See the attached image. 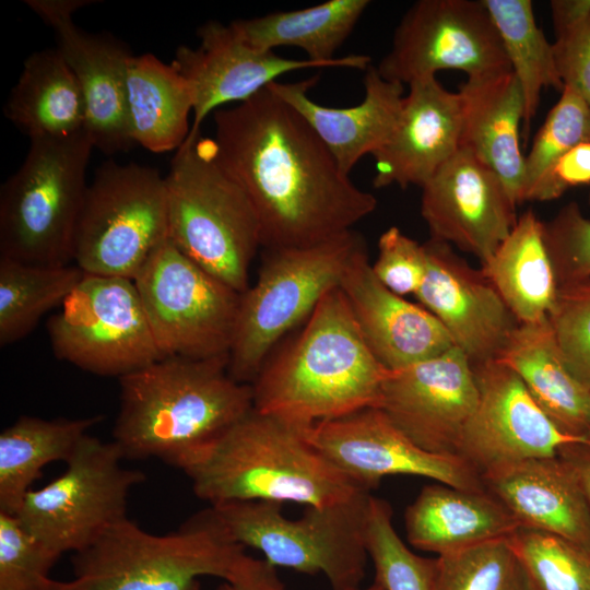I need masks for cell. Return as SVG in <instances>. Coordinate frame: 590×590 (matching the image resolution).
Instances as JSON below:
<instances>
[{
  "label": "cell",
  "mask_w": 590,
  "mask_h": 590,
  "mask_svg": "<svg viewBox=\"0 0 590 590\" xmlns=\"http://www.w3.org/2000/svg\"><path fill=\"white\" fill-rule=\"evenodd\" d=\"M213 117L215 156L250 200L266 249L318 244L375 211L374 194L340 169L305 118L268 86Z\"/></svg>",
  "instance_id": "1"
},
{
  "label": "cell",
  "mask_w": 590,
  "mask_h": 590,
  "mask_svg": "<svg viewBox=\"0 0 590 590\" xmlns=\"http://www.w3.org/2000/svg\"><path fill=\"white\" fill-rule=\"evenodd\" d=\"M389 370L364 341L338 286L251 384L253 409L302 428L379 408Z\"/></svg>",
  "instance_id": "2"
},
{
  "label": "cell",
  "mask_w": 590,
  "mask_h": 590,
  "mask_svg": "<svg viewBox=\"0 0 590 590\" xmlns=\"http://www.w3.org/2000/svg\"><path fill=\"white\" fill-rule=\"evenodd\" d=\"M114 441L125 459L178 467L253 409L252 387L228 373V356L163 357L119 378Z\"/></svg>",
  "instance_id": "3"
},
{
  "label": "cell",
  "mask_w": 590,
  "mask_h": 590,
  "mask_svg": "<svg viewBox=\"0 0 590 590\" xmlns=\"http://www.w3.org/2000/svg\"><path fill=\"white\" fill-rule=\"evenodd\" d=\"M305 429L252 409L177 468L210 505L263 500L326 507L369 492L315 448Z\"/></svg>",
  "instance_id": "4"
},
{
  "label": "cell",
  "mask_w": 590,
  "mask_h": 590,
  "mask_svg": "<svg viewBox=\"0 0 590 590\" xmlns=\"http://www.w3.org/2000/svg\"><path fill=\"white\" fill-rule=\"evenodd\" d=\"M206 508L156 535L126 518L72 556L73 578L44 590H200L199 578L234 579L250 556Z\"/></svg>",
  "instance_id": "5"
},
{
  "label": "cell",
  "mask_w": 590,
  "mask_h": 590,
  "mask_svg": "<svg viewBox=\"0 0 590 590\" xmlns=\"http://www.w3.org/2000/svg\"><path fill=\"white\" fill-rule=\"evenodd\" d=\"M167 238L189 259L236 292L249 286L262 247L256 211L219 163L212 139H188L165 176Z\"/></svg>",
  "instance_id": "6"
},
{
  "label": "cell",
  "mask_w": 590,
  "mask_h": 590,
  "mask_svg": "<svg viewBox=\"0 0 590 590\" xmlns=\"http://www.w3.org/2000/svg\"><path fill=\"white\" fill-rule=\"evenodd\" d=\"M93 149L86 130L31 140L23 164L1 187L0 257L70 264Z\"/></svg>",
  "instance_id": "7"
},
{
  "label": "cell",
  "mask_w": 590,
  "mask_h": 590,
  "mask_svg": "<svg viewBox=\"0 0 590 590\" xmlns=\"http://www.w3.org/2000/svg\"><path fill=\"white\" fill-rule=\"evenodd\" d=\"M364 245L353 228L310 246L267 249L256 282L240 295L228 353V373L236 381H255L280 341L340 285Z\"/></svg>",
  "instance_id": "8"
},
{
  "label": "cell",
  "mask_w": 590,
  "mask_h": 590,
  "mask_svg": "<svg viewBox=\"0 0 590 590\" xmlns=\"http://www.w3.org/2000/svg\"><path fill=\"white\" fill-rule=\"evenodd\" d=\"M371 495L326 506L304 507L297 519L281 512V503L247 500L210 505L228 535L260 551L274 567L326 576L332 590L359 587L368 553L365 533Z\"/></svg>",
  "instance_id": "9"
},
{
  "label": "cell",
  "mask_w": 590,
  "mask_h": 590,
  "mask_svg": "<svg viewBox=\"0 0 590 590\" xmlns=\"http://www.w3.org/2000/svg\"><path fill=\"white\" fill-rule=\"evenodd\" d=\"M167 238V188L156 168L109 161L87 185L73 261L92 275L134 280Z\"/></svg>",
  "instance_id": "10"
},
{
  "label": "cell",
  "mask_w": 590,
  "mask_h": 590,
  "mask_svg": "<svg viewBox=\"0 0 590 590\" xmlns=\"http://www.w3.org/2000/svg\"><path fill=\"white\" fill-rule=\"evenodd\" d=\"M118 445L87 434L64 472L31 489L15 516L51 553L80 552L108 528L128 518L131 489L145 481L140 470L122 464Z\"/></svg>",
  "instance_id": "11"
},
{
  "label": "cell",
  "mask_w": 590,
  "mask_h": 590,
  "mask_svg": "<svg viewBox=\"0 0 590 590\" xmlns=\"http://www.w3.org/2000/svg\"><path fill=\"white\" fill-rule=\"evenodd\" d=\"M163 357L228 356L240 303L168 238L133 280Z\"/></svg>",
  "instance_id": "12"
},
{
  "label": "cell",
  "mask_w": 590,
  "mask_h": 590,
  "mask_svg": "<svg viewBox=\"0 0 590 590\" xmlns=\"http://www.w3.org/2000/svg\"><path fill=\"white\" fill-rule=\"evenodd\" d=\"M55 356L121 378L163 358L133 280L85 274L47 321Z\"/></svg>",
  "instance_id": "13"
},
{
  "label": "cell",
  "mask_w": 590,
  "mask_h": 590,
  "mask_svg": "<svg viewBox=\"0 0 590 590\" xmlns=\"http://www.w3.org/2000/svg\"><path fill=\"white\" fill-rule=\"evenodd\" d=\"M376 68L384 79L403 85L436 78L440 70H459L468 79L512 71L482 0L416 1Z\"/></svg>",
  "instance_id": "14"
},
{
  "label": "cell",
  "mask_w": 590,
  "mask_h": 590,
  "mask_svg": "<svg viewBox=\"0 0 590 590\" xmlns=\"http://www.w3.org/2000/svg\"><path fill=\"white\" fill-rule=\"evenodd\" d=\"M309 442L346 476L370 492L389 475H414L468 491L486 489L459 456L424 450L379 408H365L305 429Z\"/></svg>",
  "instance_id": "15"
},
{
  "label": "cell",
  "mask_w": 590,
  "mask_h": 590,
  "mask_svg": "<svg viewBox=\"0 0 590 590\" xmlns=\"http://www.w3.org/2000/svg\"><path fill=\"white\" fill-rule=\"evenodd\" d=\"M477 403L460 436L457 456L482 477L534 458L554 457L568 444L519 376L497 359L472 364Z\"/></svg>",
  "instance_id": "16"
},
{
  "label": "cell",
  "mask_w": 590,
  "mask_h": 590,
  "mask_svg": "<svg viewBox=\"0 0 590 590\" xmlns=\"http://www.w3.org/2000/svg\"><path fill=\"white\" fill-rule=\"evenodd\" d=\"M472 364L456 346L429 359L389 370L379 409L413 442L433 453L457 456L462 430L475 410Z\"/></svg>",
  "instance_id": "17"
},
{
  "label": "cell",
  "mask_w": 590,
  "mask_h": 590,
  "mask_svg": "<svg viewBox=\"0 0 590 590\" xmlns=\"http://www.w3.org/2000/svg\"><path fill=\"white\" fill-rule=\"evenodd\" d=\"M51 27L57 50L74 74L84 96L86 131L94 149L105 154L129 150L132 141L126 104V73L132 56L109 35L91 34L73 21L91 0H26Z\"/></svg>",
  "instance_id": "18"
},
{
  "label": "cell",
  "mask_w": 590,
  "mask_h": 590,
  "mask_svg": "<svg viewBox=\"0 0 590 590\" xmlns=\"http://www.w3.org/2000/svg\"><path fill=\"white\" fill-rule=\"evenodd\" d=\"M517 204L500 178L464 149L422 187L421 214L432 238L485 263L515 226Z\"/></svg>",
  "instance_id": "19"
},
{
  "label": "cell",
  "mask_w": 590,
  "mask_h": 590,
  "mask_svg": "<svg viewBox=\"0 0 590 590\" xmlns=\"http://www.w3.org/2000/svg\"><path fill=\"white\" fill-rule=\"evenodd\" d=\"M427 269L415 293L471 364L496 359L519 324L482 269L471 267L448 243L424 241Z\"/></svg>",
  "instance_id": "20"
},
{
  "label": "cell",
  "mask_w": 590,
  "mask_h": 590,
  "mask_svg": "<svg viewBox=\"0 0 590 590\" xmlns=\"http://www.w3.org/2000/svg\"><path fill=\"white\" fill-rule=\"evenodd\" d=\"M198 36L199 45L179 46L172 62L189 83L193 96L192 122L187 140L200 134L201 123L211 113L228 103L250 98L287 72L335 68L255 48L231 23L208 21L198 28Z\"/></svg>",
  "instance_id": "21"
},
{
  "label": "cell",
  "mask_w": 590,
  "mask_h": 590,
  "mask_svg": "<svg viewBox=\"0 0 590 590\" xmlns=\"http://www.w3.org/2000/svg\"><path fill=\"white\" fill-rule=\"evenodd\" d=\"M339 287L367 346L388 370H399L438 356L455 346L440 321L374 274L367 246L347 264Z\"/></svg>",
  "instance_id": "22"
},
{
  "label": "cell",
  "mask_w": 590,
  "mask_h": 590,
  "mask_svg": "<svg viewBox=\"0 0 590 590\" xmlns=\"http://www.w3.org/2000/svg\"><path fill=\"white\" fill-rule=\"evenodd\" d=\"M461 98L436 78L409 85L396 127L373 156V185L423 187L460 149Z\"/></svg>",
  "instance_id": "23"
},
{
  "label": "cell",
  "mask_w": 590,
  "mask_h": 590,
  "mask_svg": "<svg viewBox=\"0 0 590 590\" xmlns=\"http://www.w3.org/2000/svg\"><path fill=\"white\" fill-rule=\"evenodd\" d=\"M520 528L564 538L590 551V505L575 468L562 456L534 458L482 477Z\"/></svg>",
  "instance_id": "24"
},
{
  "label": "cell",
  "mask_w": 590,
  "mask_h": 590,
  "mask_svg": "<svg viewBox=\"0 0 590 590\" xmlns=\"http://www.w3.org/2000/svg\"><path fill=\"white\" fill-rule=\"evenodd\" d=\"M319 75L295 82L275 81L268 87L293 107L315 130L340 169L350 175L358 161L374 155L392 133L404 98V85L384 79L376 67L365 70L362 102L351 107H328L308 92Z\"/></svg>",
  "instance_id": "25"
},
{
  "label": "cell",
  "mask_w": 590,
  "mask_h": 590,
  "mask_svg": "<svg viewBox=\"0 0 590 590\" xmlns=\"http://www.w3.org/2000/svg\"><path fill=\"white\" fill-rule=\"evenodd\" d=\"M458 93L462 108L460 149L488 166L518 205L524 201V155L519 143L524 99L516 75L510 71L467 79Z\"/></svg>",
  "instance_id": "26"
},
{
  "label": "cell",
  "mask_w": 590,
  "mask_h": 590,
  "mask_svg": "<svg viewBox=\"0 0 590 590\" xmlns=\"http://www.w3.org/2000/svg\"><path fill=\"white\" fill-rule=\"evenodd\" d=\"M406 539L438 556L509 538L519 524L487 489L425 485L404 515Z\"/></svg>",
  "instance_id": "27"
},
{
  "label": "cell",
  "mask_w": 590,
  "mask_h": 590,
  "mask_svg": "<svg viewBox=\"0 0 590 590\" xmlns=\"http://www.w3.org/2000/svg\"><path fill=\"white\" fill-rule=\"evenodd\" d=\"M496 359L519 376L532 399L562 433L587 445L590 390L567 367L548 317L519 323Z\"/></svg>",
  "instance_id": "28"
},
{
  "label": "cell",
  "mask_w": 590,
  "mask_h": 590,
  "mask_svg": "<svg viewBox=\"0 0 590 590\" xmlns=\"http://www.w3.org/2000/svg\"><path fill=\"white\" fill-rule=\"evenodd\" d=\"M369 3L368 0H328L305 9L271 12L231 24L255 48L274 50L292 46L305 51L306 59L365 71L371 66L369 56L335 57V52Z\"/></svg>",
  "instance_id": "29"
},
{
  "label": "cell",
  "mask_w": 590,
  "mask_h": 590,
  "mask_svg": "<svg viewBox=\"0 0 590 590\" xmlns=\"http://www.w3.org/2000/svg\"><path fill=\"white\" fill-rule=\"evenodd\" d=\"M126 104L134 144L154 152L178 150L187 140L193 96L187 80L152 54L131 56L126 73Z\"/></svg>",
  "instance_id": "30"
},
{
  "label": "cell",
  "mask_w": 590,
  "mask_h": 590,
  "mask_svg": "<svg viewBox=\"0 0 590 590\" xmlns=\"http://www.w3.org/2000/svg\"><path fill=\"white\" fill-rule=\"evenodd\" d=\"M4 114L31 140L63 138L86 130L83 93L57 48L35 51L26 58Z\"/></svg>",
  "instance_id": "31"
},
{
  "label": "cell",
  "mask_w": 590,
  "mask_h": 590,
  "mask_svg": "<svg viewBox=\"0 0 590 590\" xmlns=\"http://www.w3.org/2000/svg\"><path fill=\"white\" fill-rule=\"evenodd\" d=\"M481 269L519 323L540 321L553 310L558 284L544 240V222L533 211L518 216Z\"/></svg>",
  "instance_id": "32"
},
{
  "label": "cell",
  "mask_w": 590,
  "mask_h": 590,
  "mask_svg": "<svg viewBox=\"0 0 590 590\" xmlns=\"http://www.w3.org/2000/svg\"><path fill=\"white\" fill-rule=\"evenodd\" d=\"M103 415L44 420L23 415L0 434V511L15 515L43 469L67 462Z\"/></svg>",
  "instance_id": "33"
},
{
  "label": "cell",
  "mask_w": 590,
  "mask_h": 590,
  "mask_svg": "<svg viewBox=\"0 0 590 590\" xmlns=\"http://www.w3.org/2000/svg\"><path fill=\"white\" fill-rule=\"evenodd\" d=\"M85 273L76 266L34 264L0 257V345L24 339L61 306Z\"/></svg>",
  "instance_id": "34"
},
{
  "label": "cell",
  "mask_w": 590,
  "mask_h": 590,
  "mask_svg": "<svg viewBox=\"0 0 590 590\" xmlns=\"http://www.w3.org/2000/svg\"><path fill=\"white\" fill-rule=\"evenodd\" d=\"M500 36L511 70L524 99V137L535 117L541 92L553 87L562 92L555 52L538 26L530 0H482Z\"/></svg>",
  "instance_id": "35"
},
{
  "label": "cell",
  "mask_w": 590,
  "mask_h": 590,
  "mask_svg": "<svg viewBox=\"0 0 590 590\" xmlns=\"http://www.w3.org/2000/svg\"><path fill=\"white\" fill-rule=\"evenodd\" d=\"M590 141V107L571 85H564L560 97L548 111L524 156V201H548L563 193L553 170L574 146Z\"/></svg>",
  "instance_id": "36"
},
{
  "label": "cell",
  "mask_w": 590,
  "mask_h": 590,
  "mask_svg": "<svg viewBox=\"0 0 590 590\" xmlns=\"http://www.w3.org/2000/svg\"><path fill=\"white\" fill-rule=\"evenodd\" d=\"M435 590H533L509 538L437 556Z\"/></svg>",
  "instance_id": "37"
},
{
  "label": "cell",
  "mask_w": 590,
  "mask_h": 590,
  "mask_svg": "<svg viewBox=\"0 0 590 590\" xmlns=\"http://www.w3.org/2000/svg\"><path fill=\"white\" fill-rule=\"evenodd\" d=\"M365 541L375 580L386 590H435L436 558L412 552L393 527L390 505L373 495Z\"/></svg>",
  "instance_id": "38"
},
{
  "label": "cell",
  "mask_w": 590,
  "mask_h": 590,
  "mask_svg": "<svg viewBox=\"0 0 590 590\" xmlns=\"http://www.w3.org/2000/svg\"><path fill=\"white\" fill-rule=\"evenodd\" d=\"M533 590H590V551L564 538L519 528L509 536Z\"/></svg>",
  "instance_id": "39"
},
{
  "label": "cell",
  "mask_w": 590,
  "mask_h": 590,
  "mask_svg": "<svg viewBox=\"0 0 590 590\" xmlns=\"http://www.w3.org/2000/svg\"><path fill=\"white\" fill-rule=\"evenodd\" d=\"M58 559L15 515L0 511V590H44Z\"/></svg>",
  "instance_id": "40"
},
{
  "label": "cell",
  "mask_w": 590,
  "mask_h": 590,
  "mask_svg": "<svg viewBox=\"0 0 590 590\" xmlns=\"http://www.w3.org/2000/svg\"><path fill=\"white\" fill-rule=\"evenodd\" d=\"M548 321L567 367L590 390V279L558 286Z\"/></svg>",
  "instance_id": "41"
},
{
  "label": "cell",
  "mask_w": 590,
  "mask_h": 590,
  "mask_svg": "<svg viewBox=\"0 0 590 590\" xmlns=\"http://www.w3.org/2000/svg\"><path fill=\"white\" fill-rule=\"evenodd\" d=\"M544 240L558 286L590 279V220L576 202L544 223Z\"/></svg>",
  "instance_id": "42"
},
{
  "label": "cell",
  "mask_w": 590,
  "mask_h": 590,
  "mask_svg": "<svg viewBox=\"0 0 590 590\" xmlns=\"http://www.w3.org/2000/svg\"><path fill=\"white\" fill-rule=\"evenodd\" d=\"M427 269L424 243L409 237L396 226L378 239V255L371 263L376 278L391 292L405 296L421 287Z\"/></svg>",
  "instance_id": "43"
},
{
  "label": "cell",
  "mask_w": 590,
  "mask_h": 590,
  "mask_svg": "<svg viewBox=\"0 0 590 590\" xmlns=\"http://www.w3.org/2000/svg\"><path fill=\"white\" fill-rule=\"evenodd\" d=\"M553 47L564 85L575 87L590 107V14L556 35Z\"/></svg>",
  "instance_id": "44"
},
{
  "label": "cell",
  "mask_w": 590,
  "mask_h": 590,
  "mask_svg": "<svg viewBox=\"0 0 590 590\" xmlns=\"http://www.w3.org/2000/svg\"><path fill=\"white\" fill-rule=\"evenodd\" d=\"M554 181L562 193L568 188L590 184V141L570 149L553 170Z\"/></svg>",
  "instance_id": "45"
},
{
  "label": "cell",
  "mask_w": 590,
  "mask_h": 590,
  "mask_svg": "<svg viewBox=\"0 0 590 590\" xmlns=\"http://www.w3.org/2000/svg\"><path fill=\"white\" fill-rule=\"evenodd\" d=\"M217 590H285V586L273 565L250 556L237 576L224 581Z\"/></svg>",
  "instance_id": "46"
},
{
  "label": "cell",
  "mask_w": 590,
  "mask_h": 590,
  "mask_svg": "<svg viewBox=\"0 0 590 590\" xmlns=\"http://www.w3.org/2000/svg\"><path fill=\"white\" fill-rule=\"evenodd\" d=\"M550 7L555 35L565 32L590 14V0H553Z\"/></svg>",
  "instance_id": "47"
},
{
  "label": "cell",
  "mask_w": 590,
  "mask_h": 590,
  "mask_svg": "<svg viewBox=\"0 0 590 590\" xmlns=\"http://www.w3.org/2000/svg\"><path fill=\"white\" fill-rule=\"evenodd\" d=\"M558 455L578 472L590 505V447L580 442L568 444L559 449Z\"/></svg>",
  "instance_id": "48"
},
{
  "label": "cell",
  "mask_w": 590,
  "mask_h": 590,
  "mask_svg": "<svg viewBox=\"0 0 590 590\" xmlns=\"http://www.w3.org/2000/svg\"><path fill=\"white\" fill-rule=\"evenodd\" d=\"M346 590H386V589L378 581L374 580V582L367 588L356 587V588H350Z\"/></svg>",
  "instance_id": "49"
},
{
  "label": "cell",
  "mask_w": 590,
  "mask_h": 590,
  "mask_svg": "<svg viewBox=\"0 0 590 590\" xmlns=\"http://www.w3.org/2000/svg\"><path fill=\"white\" fill-rule=\"evenodd\" d=\"M587 446L590 447V426H589V432H588V435H587Z\"/></svg>",
  "instance_id": "50"
},
{
  "label": "cell",
  "mask_w": 590,
  "mask_h": 590,
  "mask_svg": "<svg viewBox=\"0 0 590 590\" xmlns=\"http://www.w3.org/2000/svg\"><path fill=\"white\" fill-rule=\"evenodd\" d=\"M589 203H590V196H589Z\"/></svg>",
  "instance_id": "51"
}]
</instances>
